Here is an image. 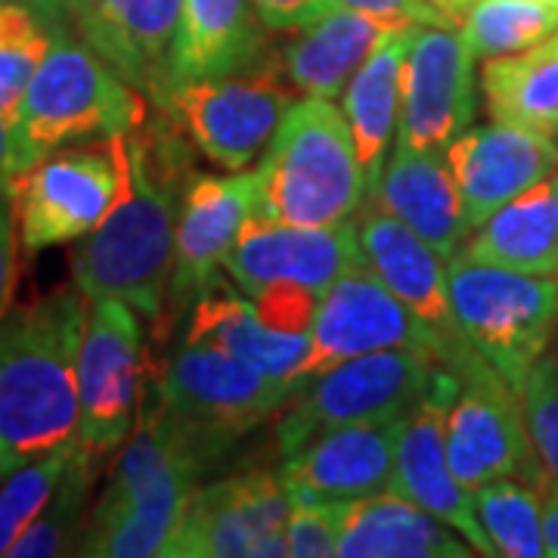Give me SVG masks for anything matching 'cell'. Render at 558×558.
Returning a JSON list of instances; mask_svg holds the SVG:
<instances>
[{"label": "cell", "instance_id": "34", "mask_svg": "<svg viewBox=\"0 0 558 558\" xmlns=\"http://www.w3.org/2000/svg\"><path fill=\"white\" fill-rule=\"evenodd\" d=\"M478 519L494 543L497 556H546L543 537V499L537 487L519 478H497L475 490Z\"/></svg>", "mask_w": 558, "mask_h": 558}, {"label": "cell", "instance_id": "42", "mask_svg": "<svg viewBox=\"0 0 558 558\" xmlns=\"http://www.w3.org/2000/svg\"><path fill=\"white\" fill-rule=\"evenodd\" d=\"M543 499V537H546V556L558 558V478L546 472L537 487Z\"/></svg>", "mask_w": 558, "mask_h": 558}, {"label": "cell", "instance_id": "4", "mask_svg": "<svg viewBox=\"0 0 558 558\" xmlns=\"http://www.w3.org/2000/svg\"><path fill=\"white\" fill-rule=\"evenodd\" d=\"M255 218L289 227H339L369 199L351 124L332 100L292 102L258 168Z\"/></svg>", "mask_w": 558, "mask_h": 558}, {"label": "cell", "instance_id": "5", "mask_svg": "<svg viewBox=\"0 0 558 558\" xmlns=\"http://www.w3.org/2000/svg\"><path fill=\"white\" fill-rule=\"evenodd\" d=\"M57 0L50 53L40 62L13 124L16 178L47 153L100 137H128L149 119L146 94L124 81L94 47L72 35Z\"/></svg>", "mask_w": 558, "mask_h": 558}, {"label": "cell", "instance_id": "7", "mask_svg": "<svg viewBox=\"0 0 558 558\" xmlns=\"http://www.w3.org/2000/svg\"><path fill=\"white\" fill-rule=\"evenodd\" d=\"M25 255L84 240L131 193L128 137L69 143L13 180Z\"/></svg>", "mask_w": 558, "mask_h": 558}, {"label": "cell", "instance_id": "15", "mask_svg": "<svg viewBox=\"0 0 558 558\" xmlns=\"http://www.w3.org/2000/svg\"><path fill=\"white\" fill-rule=\"evenodd\" d=\"M357 236L373 270L432 332L440 366L459 379L481 369L487 360L481 357L478 348L465 339L459 326L450 301V286H447V267H444L447 260L407 223L385 215L376 205H369L360 215Z\"/></svg>", "mask_w": 558, "mask_h": 558}, {"label": "cell", "instance_id": "20", "mask_svg": "<svg viewBox=\"0 0 558 558\" xmlns=\"http://www.w3.org/2000/svg\"><path fill=\"white\" fill-rule=\"evenodd\" d=\"M357 260H363V248L351 220L339 227H289L252 215L223 270L242 295H255L270 282H301L323 299Z\"/></svg>", "mask_w": 558, "mask_h": 558}, {"label": "cell", "instance_id": "38", "mask_svg": "<svg viewBox=\"0 0 558 558\" xmlns=\"http://www.w3.org/2000/svg\"><path fill=\"white\" fill-rule=\"evenodd\" d=\"M255 304V311L267 326H274L277 332L286 336H311V326L317 317L319 295L314 289L301 286V282H270L258 289L255 295H248Z\"/></svg>", "mask_w": 558, "mask_h": 558}, {"label": "cell", "instance_id": "29", "mask_svg": "<svg viewBox=\"0 0 558 558\" xmlns=\"http://www.w3.org/2000/svg\"><path fill=\"white\" fill-rule=\"evenodd\" d=\"M459 255L521 274L558 277V171L494 211Z\"/></svg>", "mask_w": 558, "mask_h": 558}, {"label": "cell", "instance_id": "32", "mask_svg": "<svg viewBox=\"0 0 558 558\" xmlns=\"http://www.w3.org/2000/svg\"><path fill=\"white\" fill-rule=\"evenodd\" d=\"M97 459L100 457H94L87 447L78 444L53 497L47 499L38 519L32 521L22 531V537L13 543L10 558H47L75 553V539L87 519V499H90L94 478H97Z\"/></svg>", "mask_w": 558, "mask_h": 558}, {"label": "cell", "instance_id": "1", "mask_svg": "<svg viewBox=\"0 0 558 558\" xmlns=\"http://www.w3.org/2000/svg\"><path fill=\"white\" fill-rule=\"evenodd\" d=\"M131 193L72 248V282L87 299L128 301L146 319L161 317L174 274L178 215L196 146L168 112L128 134Z\"/></svg>", "mask_w": 558, "mask_h": 558}, {"label": "cell", "instance_id": "21", "mask_svg": "<svg viewBox=\"0 0 558 558\" xmlns=\"http://www.w3.org/2000/svg\"><path fill=\"white\" fill-rule=\"evenodd\" d=\"M469 236L502 205L558 171V140L494 121L469 128L447 146Z\"/></svg>", "mask_w": 558, "mask_h": 558}, {"label": "cell", "instance_id": "3", "mask_svg": "<svg viewBox=\"0 0 558 558\" xmlns=\"http://www.w3.org/2000/svg\"><path fill=\"white\" fill-rule=\"evenodd\" d=\"M220 469L146 391L112 478L87 512L75 556L171 558L193 490Z\"/></svg>", "mask_w": 558, "mask_h": 558}, {"label": "cell", "instance_id": "11", "mask_svg": "<svg viewBox=\"0 0 558 558\" xmlns=\"http://www.w3.org/2000/svg\"><path fill=\"white\" fill-rule=\"evenodd\" d=\"M143 326L128 301L90 299L78 354V440L109 457L131 438L146 395Z\"/></svg>", "mask_w": 558, "mask_h": 558}, {"label": "cell", "instance_id": "26", "mask_svg": "<svg viewBox=\"0 0 558 558\" xmlns=\"http://www.w3.org/2000/svg\"><path fill=\"white\" fill-rule=\"evenodd\" d=\"M385 28L391 25L369 13L332 7L326 16L292 32V38L277 47L279 72L304 97L339 100Z\"/></svg>", "mask_w": 558, "mask_h": 558}, {"label": "cell", "instance_id": "23", "mask_svg": "<svg viewBox=\"0 0 558 558\" xmlns=\"http://www.w3.org/2000/svg\"><path fill=\"white\" fill-rule=\"evenodd\" d=\"M369 205L407 223L444 260L457 258L469 240L457 180L447 153L440 149H413L398 143L369 193Z\"/></svg>", "mask_w": 558, "mask_h": 558}, {"label": "cell", "instance_id": "40", "mask_svg": "<svg viewBox=\"0 0 558 558\" xmlns=\"http://www.w3.org/2000/svg\"><path fill=\"white\" fill-rule=\"evenodd\" d=\"M332 3L369 13L385 25H447V22H453L435 0H332Z\"/></svg>", "mask_w": 558, "mask_h": 558}, {"label": "cell", "instance_id": "19", "mask_svg": "<svg viewBox=\"0 0 558 558\" xmlns=\"http://www.w3.org/2000/svg\"><path fill=\"white\" fill-rule=\"evenodd\" d=\"M65 20L146 100L165 106L183 0H60Z\"/></svg>", "mask_w": 558, "mask_h": 558}, {"label": "cell", "instance_id": "18", "mask_svg": "<svg viewBox=\"0 0 558 558\" xmlns=\"http://www.w3.org/2000/svg\"><path fill=\"white\" fill-rule=\"evenodd\" d=\"M475 53L457 22L416 25L403 65L398 143L440 149L475 121Z\"/></svg>", "mask_w": 558, "mask_h": 558}, {"label": "cell", "instance_id": "2", "mask_svg": "<svg viewBox=\"0 0 558 558\" xmlns=\"http://www.w3.org/2000/svg\"><path fill=\"white\" fill-rule=\"evenodd\" d=\"M87 304L72 282L0 319V475L78 440Z\"/></svg>", "mask_w": 558, "mask_h": 558}, {"label": "cell", "instance_id": "44", "mask_svg": "<svg viewBox=\"0 0 558 558\" xmlns=\"http://www.w3.org/2000/svg\"><path fill=\"white\" fill-rule=\"evenodd\" d=\"M546 3H556V0H546Z\"/></svg>", "mask_w": 558, "mask_h": 558}, {"label": "cell", "instance_id": "47", "mask_svg": "<svg viewBox=\"0 0 558 558\" xmlns=\"http://www.w3.org/2000/svg\"><path fill=\"white\" fill-rule=\"evenodd\" d=\"M556 3H558V0H556Z\"/></svg>", "mask_w": 558, "mask_h": 558}, {"label": "cell", "instance_id": "8", "mask_svg": "<svg viewBox=\"0 0 558 558\" xmlns=\"http://www.w3.org/2000/svg\"><path fill=\"white\" fill-rule=\"evenodd\" d=\"M447 286L465 339L519 391L558 336V277L457 255L447 260Z\"/></svg>", "mask_w": 558, "mask_h": 558}, {"label": "cell", "instance_id": "43", "mask_svg": "<svg viewBox=\"0 0 558 558\" xmlns=\"http://www.w3.org/2000/svg\"><path fill=\"white\" fill-rule=\"evenodd\" d=\"M16 180V153H13V134L10 124L0 119V190H13Z\"/></svg>", "mask_w": 558, "mask_h": 558}, {"label": "cell", "instance_id": "12", "mask_svg": "<svg viewBox=\"0 0 558 558\" xmlns=\"http://www.w3.org/2000/svg\"><path fill=\"white\" fill-rule=\"evenodd\" d=\"M295 502L282 472L248 465L202 481L180 521L171 558L289 556L286 524Z\"/></svg>", "mask_w": 558, "mask_h": 558}, {"label": "cell", "instance_id": "22", "mask_svg": "<svg viewBox=\"0 0 558 558\" xmlns=\"http://www.w3.org/2000/svg\"><path fill=\"white\" fill-rule=\"evenodd\" d=\"M400 425L403 416L341 425L311 438L292 457H282L279 472L292 502H348L391 490Z\"/></svg>", "mask_w": 558, "mask_h": 558}, {"label": "cell", "instance_id": "27", "mask_svg": "<svg viewBox=\"0 0 558 558\" xmlns=\"http://www.w3.org/2000/svg\"><path fill=\"white\" fill-rule=\"evenodd\" d=\"M475 553L453 527L391 490L341 506L339 556L469 558Z\"/></svg>", "mask_w": 558, "mask_h": 558}, {"label": "cell", "instance_id": "45", "mask_svg": "<svg viewBox=\"0 0 558 558\" xmlns=\"http://www.w3.org/2000/svg\"><path fill=\"white\" fill-rule=\"evenodd\" d=\"M556 351H558V344H556Z\"/></svg>", "mask_w": 558, "mask_h": 558}, {"label": "cell", "instance_id": "13", "mask_svg": "<svg viewBox=\"0 0 558 558\" xmlns=\"http://www.w3.org/2000/svg\"><path fill=\"white\" fill-rule=\"evenodd\" d=\"M444 435L450 469L472 494L497 478H519L531 487L546 478L519 391L490 363L462 379L457 400L447 410Z\"/></svg>", "mask_w": 558, "mask_h": 558}, {"label": "cell", "instance_id": "30", "mask_svg": "<svg viewBox=\"0 0 558 558\" xmlns=\"http://www.w3.org/2000/svg\"><path fill=\"white\" fill-rule=\"evenodd\" d=\"M481 90L494 121L558 140V28L521 53L487 60Z\"/></svg>", "mask_w": 558, "mask_h": 558}, {"label": "cell", "instance_id": "46", "mask_svg": "<svg viewBox=\"0 0 558 558\" xmlns=\"http://www.w3.org/2000/svg\"><path fill=\"white\" fill-rule=\"evenodd\" d=\"M0 478H3V475H0Z\"/></svg>", "mask_w": 558, "mask_h": 558}, {"label": "cell", "instance_id": "33", "mask_svg": "<svg viewBox=\"0 0 558 558\" xmlns=\"http://www.w3.org/2000/svg\"><path fill=\"white\" fill-rule=\"evenodd\" d=\"M475 60L509 57L549 38L558 28V3L546 0H475L459 20Z\"/></svg>", "mask_w": 558, "mask_h": 558}, {"label": "cell", "instance_id": "35", "mask_svg": "<svg viewBox=\"0 0 558 558\" xmlns=\"http://www.w3.org/2000/svg\"><path fill=\"white\" fill-rule=\"evenodd\" d=\"M78 444L81 440H75V444L57 447L50 453H40L0 478V556H10L22 531L38 519L47 499L53 497Z\"/></svg>", "mask_w": 558, "mask_h": 558}, {"label": "cell", "instance_id": "14", "mask_svg": "<svg viewBox=\"0 0 558 558\" xmlns=\"http://www.w3.org/2000/svg\"><path fill=\"white\" fill-rule=\"evenodd\" d=\"M388 348H416L435 357L432 332L385 286V279L363 255V260L344 270L319 299L311 326V351L301 363L299 385L317 379L344 360Z\"/></svg>", "mask_w": 558, "mask_h": 558}, {"label": "cell", "instance_id": "24", "mask_svg": "<svg viewBox=\"0 0 558 558\" xmlns=\"http://www.w3.org/2000/svg\"><path fill=\"white\" fill-rule=\"evenodd\" d=\"M267 32L255 0H183L171 60V94L193 81L236 75L260 65L274 53Z\"/></svg>", "mask_w": 558, "mask_h": 558}, {"label": "cell", "instance_id": "16", "mask_svg": "<svg viewBox=\"0 0 558 558\" xmlns=\"http://www.w3.org/2000/svg\"><path fill=\"white\" fill-rule=\"evenodd\" d=\"M258 178L255 171L236 174H196L190 180L178 215L174 274L168 304L156 319L161 339L174 336L178 323H186L202 292L220 277L245 220L255 215Z\"/></svg>", "mask_w": 558, "mask_h": 558}, {"label": "cell", "instance_id": "10", "mask_svg": "<svg viewBox=\"0 0 558 558\" xmlns=\"http://www.w3.org/2000/svg\"><path fill=\"white\" fill-rule=\"evenodd\" d=\"M295 94L299 90L282 78L274 50L255 69L183 84L168 97L161 112L178 121L196 153L211 165L223 171H245L270 146Z\"/></svg>", "mask_w": 558, "mask_h": 558}, {"label": "cell", "instance_id": "36", "mask_svg": "<svg viewBox=\"0 0 558 558\" xmlns=\"http://www.w3.org/2000/svg\"><path fill=\"white\" fill-rule=\"evenodd\" d=\"M519 398L539 462L558 478V351H546L531 366Z\"/></svg>", "mask_w": 558, "mask_h": 558}, {"label": "cell", "instance_id": "37", "mask_svg": "<svg viewBox=\"0 0 558 558\" xmlns=\"http://www.w3.org/2000/svg\"><path fill=\"white\" fill-rule=\"evenodd\" d=\"M341 506L332 499H311L295 502L292 519L286 524L289 556L295 558H326L339 556Z\"/></svg>", "mask_w": 558, "mask_h": 558}, {"label": "cell", "instance_id": "31", "mask_svg": "<svg viewBox=\"0 0 558 558\" xmlns=\"http://www.w3.org/2000/svg\"><path fill=\"white\" fill-rule=\"evenodd\" d=\"M57 0H0V119L13 124L40 62L50 53Z\"/></svg>", "mask_w": 558, "mask_h": 558}, {"label": "cell", "instance_id": "25", "mask_svg": "<svg viewBox=\"0 0 558 558\" xmlns=\"http://www.w3.org/2000/svg\"><path fill=\"white\" fill-rule=\"evenodd\" d=\"M183 341L211 344L286 381H299L301 363L311 351V336H286L267 326L248 295L242 299L223 277L215 279L193 304Z\"/></svg>", "mask_w": 558, "mask_h": 558}, {"label": "cell", "instance_id": "9", "mask_svg": "<svg viewBox=\"0 0 558 558\" xmlns=\"http://www.w3.org/2000/svg\"><path fill=\"white\" fill-rule=\"evenodd\" d=\"M438 360L416 348H388L344 360L317 379L304 381L279 413L277 447L292 457L329 428L407 416L428 391Z\"/></svg>", "mask_w": 558, "mask_h": 558}, {"label": "cell", "instance_id": "41", "mask_svg": "<svg viewBox=\"0 0 558 558\" xmlns=\"http://www.w3.org/2000/svg\"><path fill=\"white\" fill-rule=\"evenodd\" d=\"M332 7H336L332 0H255L260 22L270 32H282V35L307 28L311 22L326 16Z\"/></svg>", "mask_w": 558, "mask_h": 558}, {"label": "cell", "instance_id": "28", "mask_svg": "<svg viewBox=\"0 0 558 558\" xmlns=\"http://www.w3.org/2000/svg\"><path fill=\"white\" fill-rule=\"evenodd\" d=\"M416 25H391L344 87V119L357 143V156L369 178V193L385 168L400 116L403 65Z\"/></svg>", "mask_w": 558, "mask_h": 558}, {"label": "cell", "instance_id": "6", "mask_svg": "<svg viewBox=\"0 0 558 558\" xmlns=\"http://www.w3.org/2000/svg\"><path fill=\"white\" fill-rule=\"evenodd\" d=\"M299 388V381L267 376L211 344L183 339L165 354L156 376L146 379V391L161 410L199 440L218 465L242 438L282 413Z\"/></svg>", "mask_w": 558, "mask_h": 558}, {"label": "cell", "instance_id": "39", "mask_svg": "<svg viewBox=\"0 0 558 558\" xmlns=\"http://www.w3.org/2000/svg\"><path fill=\"white\" fill-rule=\"evenodd\" d=\"M20 220L13 193L0 190V319L10 314V304L20 282Z\"/></svg>", "mask_w": 558, "mask_h": 558}, {"label": "cell", "instance_id": "17", "mask_svg": "<svg viewBox=\"0 0 558 558\" xmlns=\"http://www.w3.org/2000/svg\"><path fill=\"white\" fill-rule=\"evenodd\" d=\"M462 379L438 363L428 391L403 416L395 453L391 494L416 502L418 509L432 512L447 527H453L478 556H497L475 509V494L462 487L447 459V410L453 407Z\"/></svg>", "mask_w": 558, "mask_h": 558}]
</instances>
